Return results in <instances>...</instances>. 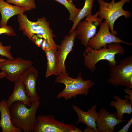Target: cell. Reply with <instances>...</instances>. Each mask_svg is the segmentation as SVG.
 <instances>
[{
	"label": "cell",
	"mask_w": 132,
	"mask_h": 132,
	"mask_svg": "<svg viewBox=\"0 0 132 132\" xmlns=\"http://www.w3.org/2000/svg\"><path fill=\"white\" fill-rule=\"evenodd\" d=\"M95 0H85L84 6L81 10L69 33L75 30L78 24L85 17L92 14Z\"/></svg>",
	"instance_id": "obj_20"
},
{
	"label": "cell",
	"mask_w": 132,
	"mask_h": 132,
	"mask_svg": "<svg viewBox=\"0 0 132 132\" xmlns=\"http://www.w3.org/2000/svg\"><path fill=\"white\" fill-rule=\"evenodd\" d=\"M64 6L69 12V20L73 22L77 17L81 9L77 8L72 0H55Z\"/></svg>",
	"instance_id": "obj_21"
},
{
	"label": "cell",
	"mask_w": 132,
	"mask_h": 132,
	"mask_svg": "<svg viewBox=\"0 0 132 132\" xmlns=\"http://www.w3.org/2000/svg\"><path fill=\"white\" fill-rule=\"evenodd\" d=\"M33 132H82L75 125L57 121L54 116L40 115L37 117Z\"/></svg>",
	"instance_id": "obj_7"
},
{
	"label": "cell",
	"mask_w": 132,
	"mask_h": 132,
	"mask_svg": "<svg viewBox=\"0 0 132 132\" xmlns=\"http://www.w3.org/2000/svg\"><path fill=\"white\" fill-rule=\"evenodd\" d=\"M47 59V66L45 74L47 78L52 75H58V60L57 50L53 48L44 51Z\"/></svg>",
	"instance_id": "obj_19"
},
{
	"label": "cell",
	"mask_w": 132,
	"mask_h": 132,
	"mask_svg": "<svg viewBox=\"0 0 132 132\" xmlns=\"http://www.w3.org/2000/svg\"><path fill=\"white\" fill-rule=\"evenodd\" d=\"M120 44H110L98 50L92 49L88 46L83 53L84 65L91 72H94L96 69L97 64L101 60L108 61L110 67L117 64L115 55H122L125 52V49Z\"/></svg>",
	"instance_id": "obj_1"
},
{
	"label": "cell",
	"mask_w": 132,
	"mask_h": 132,
	"mask_svg": "<svg viewBox=\"0 0 132 132\" xmlns=\"http://www.w3.org/2000/svg\"><path fill=\"white\" fill-rule=\"evenodd\" d=\"M40 103V101L33 102L28 107L20 101L14 102L10 110L13 124L24 132H33L37 121L36 114Z\"/></svg>",
	"instance_id": "obj_2"
},
{
	"label": "cell",
	"mask_w": 132,
	"mask_h": 132,
	"mask_svg": "<svg viewBox=\"0 0 132 132\" xmlns=\"http://www.w3.org/2000/svg\"><path fill=\"white\" fill-rule=\"evenodd\" d=\"M131 1L121 0L116 2L115 0H112L109 2L104 0H97L99 6V17L107 22L109 25L110 32L116 36L118 32L114 30V23L117 19L122 16H124L126 19L131 17L130 12L123 8L125 4L129 3Z\"/></svg>",
	"instance_id": "obj_5"
},
{
	"label": "cell",
	"mask_w": 132,
	"mask_h": 132,
	"mask_svg": "<svg viewBox=\"0 0 132 132\" xmlns=\"http://www.w3.org/2000/svg\"><path fill=\"white\" fill-rule=\"evenodd\" d=\"M17 17L20 30L29 39L36 35L46 40L52 48L57 50V45L53 39L55 36L45 17L38 18L35 22L29 20L23 13L18 14Z\"/></svg>",
	"instance_id": "obj_3"
},
{
	"label": "cell",
	"mask_w": 132,
	"mask_h": 132,
	"mask_svg": "<svg viewBox=\"0 0 132 132\" xmlns=\"http://www.w3.org/2000/svg\"><path fill=\"white\" fill-rule=\"evenodd\" d=\"M6 59L0 58V62H2L5 60ZM6 76L5 74L2 71L0 72V79H2L5 77Z\"/></svg>",
	"instance_id": "obj_28"
},
{
	"label": "cell",
	"mask_w": 132,
	"mask_h": 132,
	"mask_svg": "<svg viewBox=\"0 0 132 132\" xmlns=\"http://www.w3.org/2000/svg\"><path fill=\"white\" fill-rule=\"evenodd\" d=\"M108 82L113 86L132 88V55L121 60L120 63L110 67Z\"/></svg>",
	"instance_id": "obj_6"
},
{
	"label": "cell",
	"mask_w": 132,
	"mask_h": 132,
	"mask_svg": "<svg viewBox=\"0 0 132 132\" xmlns=\"http://www.w3.org/2000/svg\"><path fill=\"white\" fill-rule=\"evenodd\" d=\"M98 113L96 123L99 132H114L115 126L126 121L118 119L116 112L110 113L104 107L100 109Z\"/></svg>",
	"instance_id": "obj_13"
},
{
	"label": "cell",
	"mask_w": 132,
	"mask_h": 132,
	"mask_svg": "<svg viewBox=\"0 0 132 132\" xmlns=\"http://www.w3.org/2000/svg\"><path fill=\"white\" fill-rule=\"evenodd\" d=\"M39 72L33 65L27 69L19 78L24 85L26 93L31 103L40 101V97L36 89Z\"/></svg>",
	"instance_id": "obj_11"
},
{
	"label": "cell",
	"mask_w": 132,
	"mask_h": 132,
	"mask_svg": "<svg viewBox=\"0 0 132 132\" xmlns=\"http://www.w3.org/2000/svg\"><path fill=\"white\" fill-rule=\"evenodd\" d=\"M55 81L65 85L64 89L57 94L56 98H63L66 100L76 97L78 95H87L90 88L94 84L91 79L84 80L81 72L76 78L69 76L68 73H62L57 76Z\"/></svg>",
	"instance_id": "obj_4"
},
{
	"label": "cell",
	"mask_w": 132,
	"mask_h": 132,
	"mask_svg": "<svg viewBox=\"0 0 132 132\" xmlns=\"http://www.w3.org/2000/svg\"><path fill=\"white\" fill-rule=\"evenodd\" d=\"M132 123V118L128 121L127 123L122 128L118 131V132H127L129 128Z\"/></svg>",
	"instance_id": "obj_27"
},
{
	"label": "cell",
	"mask_w": 132,
	"mask_h": 132,
	"mask_svg": "<svg viewBox=\"0 0 132 132\" xmlns=\"http://www.w3.org/2000/svg\"><path fill=\"white\" fill-rule=\"evenodd\" d=\"M33 64L32 61L20 57L6 59L0 62V70L5 74L6 79L14 82Z\"/></svg>",
	"instance_id": "obj_9"
},
{
	"label": "cell",
	"mask_w": 132,
	"mask_h": 132,
	"mask_svg": "<svg viewBox=\"0 0 132 132\" xmlns=\"http://www.w3.org/2000/svg\"><path fill=\"white\" fill-rule=\"evenodd\" d=\"M99 26L97 33L88 41V46L91 48L98 50L107 44L113 43L132 45L131 43L122 40L110 32L109 25L106 21L104 20Z\"/></svg>",
	"instance_id": "obj_8"
},
{
	"label": "cell",
	"mask_w": 132,
	"mask_h": 132,
	"mask_svg": "<svg viewBox=\"0 0 132 132\" xmlns=\"http://www.w3.org/2000/svg\"><path fill=\"white\" fill-rule=\"evenodd\" d=\"M113 98L116 101L112 100L110 105L116 109L117 118L119 119L123 120L124 114H130L132 113V102L128 99H122L118 96H114Z\"/></svg>",
	"instance_id": "obj_18"
},
{
	"label": "cell",
	"mask_w": 132,
	"mask_h": 132,
	"mask_svg": "<svg viewBox=\"0 0 132 132\" xmlns=\"http://www.w3.org/2000/svg\"><path fill=\"white\" fill-rule=\"evenodd\" d=\"M124 91L129 95H126L125 96V99H127L130 100L132 102V89L126 87Z\"/></svg>",
	"instance_id": "obj_26"
},
{
	"label": "cell",
	"mask_w": 132,
	"mask_h": 132,
	"mask_svg": "<svg viewBox=\"0 0 132 132\" xmlns=\"http://www.w3.org/2000/svg\"><path fill=\"white\" fill-rule=\"evenodd\" d=\"M69 33L68 35L65 36L61 44L57 45L58 75L66 72L65 65V61L69 53L72 50L74 45V39L77 35V32L75 30Z\"/></svg>",
	"instance_id": "obj_12"
},
{
	"label": "cell",
	"mask_w": 132,
	"mask_h": 132,
	"mask_svg": "<svg viewBox=\"0 0 132 132\" xmlns=\"http://www.w3.org/2000/svg\"><path fill=\"white\" fill-rule=\"evenodd\" d=\"M26 11L22 7L11 5L4 0H0V12L1 16L0 27L7 25L8 20L12 16L23 13Z\"/></svg>",
	"instance_id": "obj_17"
},
{
	"label": "cell",
	"mask_w": 132,
	"mask_h": 132,
	"mask_svg": "<svg viewBox=\"0 0 132 132\" xmlns=\"http://www.w3.org/2000/svg\"><path fill=\"white\" fill-rule=\"evenodd\" d=\"M73 109L76 113L78 120L76 123L82 122L87 126V127L91 128L99 132L97 129L96 121L99 116V113L96 111L97 105H94L88 109L87 111H83L78 107L74 105L72 106Z\"/></svg>",
	"instance_id": "obj_14"
},
{
	"label": "cell",
	"mask_w": 132,
	"mask_h": 132,
	"mask_svg": "<svg viewBox=\"0 0 132 132\" xmlns=\"http://www.w3.org/2000/svg\"><path fill=\"white\" fill-rule=\"evenodd\" d=\"M3 33L12 36L16 35L14 30L9 26L7 25L0 27V34Z\"/></svg>",
	"instance_id": "obj_24"
},
{
	"label": "cell",
	"mask_w": 132,
	"mask_h": 132,
	"mask_svg": "<svg viewBox=\"0 0 132 132\" xmlns=\"http://www.w3.org/2000/svg\"><path fill=\"white\" fill-rule=\"evenodd\" d=\"M7 2L22 7L26 11L36 8L35 0H6Z\"/></svg>",
	"instance_id": "obj_22"
},
{
	"label": "cell",
	"mask_w": 132,
	"mask_h": 132,
	"mask_svg": "<svg viewBox=\"0 0 132 132\" xmlns=\"http://www.w3.org/2000/svg\"><path fill=\"white\" fill-rule=\"evenodd\" d=\"M84 132H97V131L94 129L90 128L87 127L84 129L83 131Z\"/></svg>",
	"instance_id": "obj_29"
},
{
	"label": "cell",
	"mask_w": 132,
	"mask_h": 132,
	"mask_svg": "<svg viewBox=\"0 0 132 132\" xmlns=\"http://www.w3.org/2000/svg\"><path fill=\"white\" fill-rule=\"evenodd\" d=\"M10 107L5 99L0 101L1 119L0 127L2 132H22V131L15 126L12 123L11 118Z\"/></svg>",
	"instance_id": "obj_15"
},
{
	"label": "cell",
	"mask_w": 132,
	"mask_h": 132,
	"mask_svg": "<svg viewBox=\"0 0 132 132\" xmlns=\"http://www.w3.org/2000/svg\"><path fill=\"white\" fill-rule=\"evenodd\" d=\"M13 92L7 100L8 105L10 107L16 101L21 102L28 107L31 104L30 99L27 95L23 83L20 78L14 82Z\"/></svg>",
	"instance_id": "obj_16"
},
{
	"label": "cell",
	"mask_w": 132,
	"mask_h": 132,
	"mask_svg": "<svg viewBox=\"0 0 132 132\" xmlns=\"http://www.w3.org/2000/svg\"><path fill=\"white\" fill-rule=\"evenodd\" d=\"M30 40L33 42L36 45L40 48L45 40L35 35L32 37Z\"/></svg>",
	"instance_id": "obj_25"
},
{
	"label": "cell",
	"mask_w": 132,
	"mask_h": 132,
	"mask_svg": "<svg viewBox=\"0 0 132 132\" xmlns=\"http://www.w3.org/2000/svg\"><path fill=\"white\" fill-rule=\"evenodd\" d=\"M99 13L98 11L94 14L88 15L85 20L79 22L76 27L77 38L86 47L89 40L96 33L97 27L102 22L103 20L98 16Z\"/></svg>",
	"instance_id": "obj_10"
},
{
	"label": "cell",
	"mask_w": 132,
	"mask_h": 132,
	"mask_svg": "<svg viewBox=\"0 0 132 132\" xmlns=\"http://www.w3.org/2000/svg\"><path fill=\"white\" fill-rule=\"evenodd\" d=\"M11 45L4 46L2 43L0 42V55L8 59H13L14 57L11 52Z\"/></svg>",
	"instance_id": "obj_23"
}]
</instances>
